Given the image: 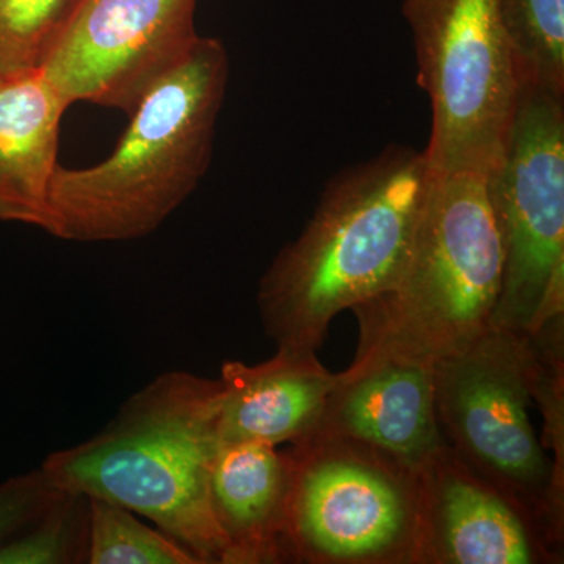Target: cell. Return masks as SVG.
Segmentation results:
<instances>
[{"mask_svg":"<svg viewBox=\"0 0 564 564\" xmlns=\"http://www.w3.org/2000/svg\"><path fill=\"white\" fill-rule=\"evenodd\" d=\"M285 451V563L419 564V469L350 437L311 434Z\"/></svg>","mask_w":564,"mask_h":564,"instance_id":"6","label":"cell"},{"mask_svg":"<svg viewBox=\"0 0 564 564\" xmlns=\"http://www.w3.org/2000/svg\"><path fill=\"white\" fill-rule=\"evenodd\" d=\"M291 462L263 443H223L212 463V514L225 541L223 564L285 563Z\"/></svg>","mask_w":564,"mask_h":564,"instance_id":"13","label":"cell"},{"mask_svg":"<svg viewBox=\"0 0 564 564\" xmlns=\"http://www.w3.org/2000/svg\"><path fill=\"white\" fill-rule=\"evenodd\" d=\"M311 434L361 441L421 469L447 445L437 421L434 366L392 358L351 361L337 373Z\"/></svg>","mask_w":564,"mask_h":564,"instance_id":"11","label":"cell"},{"mask_svg":"<svg viewBox=\"0 0 564 564\" xmlns=\"http://www.w3.org/2000/svg\"><path fill=\"white\" fill-rule=\"evenodd\" d=\"M88 497L63 491L31 524L0 544V564L87 563Z\"/></svg>","mask_w":564,"mask_h":564,"instance_id":"17","label":"cell"},{"mask_svg":"<svg viewBox=\"0 0 564 564\" xmlns=\"http://www.w3.org/2000/svg\"><path fill=\"white\" fill-rule=\"evenodd\" d=\"M532 373L529 334L488 326L434 364L437 421L447 447L524 505L563 554L564 477L530 419Z\"/></svg>","mask_w":564,"mask_h":564,"instance_id":"5","label":"cell"},{"mask_svg":"<svg viewBox=\"0 0 564 564\" xmlns=\"http://www.w3.org/2000/svg\"><path fill=\"white\" fill-rule=\"evenodd\" d=\"M87 563L199 564L196 556L158 527L109 500L88 497Z\"/></svg>","mask_w":564,"mask_h":564,"instance_id":"16","label":"cell"},{"mask_svg":"<svg viewBox=\"0 0 564 564\" xmlns=\"http://www.w3.org/2000/svg\"><path fill=\"white\" fill-rule=\"evenodd\" d=\"M220 411V380L170 370L129 397L101 432L54 452L41 467L63 491L121 505L199 564H223L209 494Z\"/></svg>","mask_w":564,"mask_h":564,"instance_id":"3","label":"cell"},{"mask_svg":"<svg viewBox=\"0 0 564 564\" xmlns=\"http://www.w3.org/2000/svg\"><path fill=\"white\" fill-rule=\"evenodd\" d=\"M521 87L564 96V0H497Z\"/></svg>","mask_w":564,"mask_h":564,"instance_id":"15","label":"cell"},{"mask_svg":"<svg viewBox=\"0 0 564 564\" xmlns=\"http://www.w3.org/2000/svg\"><path fill=\"white\" fill-rule=\"evenodd\" d=\"M433 180L425 151L391 143L326 181L313 217L259 282V314L276 350H321L337 315L391 288Z\"/></svg>","mask_w":564,"mask_h":564,"instance_id":"1","label":"cell"},{"mask_svg":"<svg viewBox=\"0 0 564 564\" xmlns=\"http://www.w3.org/2000/svg\"><path fill=\"white\" fill-rule=\"evenodd\" d=\"M79 0H0V76L43 65Z\"/></svg>","mask_w":564,"mask_h":564,"instance_id":"18","label":"cell"},{"mask_svg":"<svg viewBox=\"0 0 564 564\" xmlns=\"http://www.w3.org/2000/svg\"><path fill=\"white\" fill-rule=\"evenodd\" d=\"M417 82L429 96L425 155L434 173L489 177L502 165L518 69L497 0H403Z\"/></svg>","mask_w":564,"mask_h":564,"instance_id":"7","label":"cell"},{"mask_svg":"<svg viewBox=\"0 0 564 564\" xmlns=\"http://www.w3.org/2000/svg\"><path fill=\"white\" fill-rule=\"evenodd\" d=\"M198 0H79L40 66L68 106L131 113L198 44Z\"/></svg>","mask_w":564,"mask_h":564,"instance_id":"9","label":"cell"},{"mask_svg":"<svg viewBox=\"0 0 564 564\" xmlns=\"http://www.w3.org/2000/svg\"><path fill=\"white\" fill-rule=\"evenodd\" d=\"M229 79L221 40L192 54L131 111L117 148L88 169L58 166L43 231L68 242H126L158 231L209 169Z\"/></svg>","mask_w":564,"mask_h":564,"instance_id":"2","label":"cell"},{"mask_svg":"<svg viewBox=\"0 0 564 564\" xmlns=\"http://www.w3.org/2000/svg\"><path fill=\"white\" fill-rule=\"evenodd\" d=\"M419 564L562 563L543 527L445 445L419 469Z\"/></svg>","mask_w":564,"mask_h":564,"instance_id":"10","label":"cell"},{"mask_svg":"<svg viewBox=\"0 0 564 564\" xmlns=\"http://www.w3.org/2000/svg\"><path fill=\"white\" fill-rule=\"evenodd\" d=\"M488 191L502 247L491 325L532 334L564 317V96L521 87Z\"/></svg>","mask_w":564,"mask_h":564,"instance_id":"8","label":"cell"},{"mask_svg":"<svg viewBox=\"0 0 564 564\" xmlns=\"http://www.w3.org/2000/svg\"><path fill=\"white\" fill-rule=\"evenodd\" d=\"M223 443L280 447L310 436L337 381L317 351L276 350L267 361L221 367Z\"/></svg>","mask_w":564,"mask_h":564,"instance_id":"12","label":"cell"},{"mask_svg":"<svg viewBox=\"0 0 564 564\" xmlns=\"http://www.w3.org/2000/svg\"><path fill=\"white\" fill-rule=\"evenodd\" d=\"M68 107L41 68L0 76V221L43 228Z\"/></svg>","mask_w":564,"mask_h":564,"instance_id":"14","label":"cell"},{"mask_svg":"<svg viewBox=\"0 0 564 564\" xmlns=\"http://www.w3.org/2000/svg\"><path fill=\"white\" fill-rule=\"evenodd\" d=\"M62 492L43 467L0 484V544L31 524Z\"/></svg>","mask_w":564,"mask_h":564,"instance_id":"19","label":"cell"},{"mask_svg":"<svg viewBox=\"0 0 564 564\" xmlns=\"http://www.w3.org/2000/svg\"><path fill=\"white\" fill-rule=\"evenodd\" d=\"M502 284V247L488 177L434 173L421 226L391 288L351 313L352 361L436 364L491 326Z\"/></svg>","mask_w":564,"mask_h":564,"instance_id":"4","label":"cell"}]
</instances>
